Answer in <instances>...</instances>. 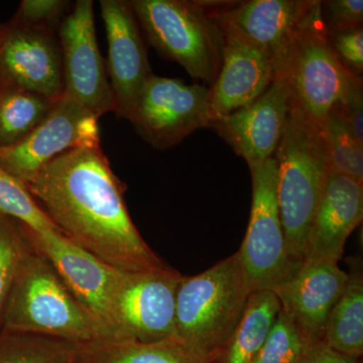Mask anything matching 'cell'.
<instances>
[{
    "label": "cell",
    "instance_id": "34",
    "mask_svg": "<svg viewBox=\"0 0 363 363\" xmlns=\"http://www.w3.org/2000/svg\"><path fill=\"white\" fill-rule=\"evenodd\" d=\"M6 28H0V42H1L2 38H4V33H6Z\"/></svg>",
    "mask_w": 363,
    "mask_h": 363
},
{
    "label": "cell",
    "instance_id": "1",
    "mask_svg": "<svg viewBox=\"0 0 363 363\" xmlns=\"http://www.w3.org/2000/svg\"><path fill=\"white\" fill-rule=\"evenodd\" d=\"M26 188L66 240L108 266L126 272L168 267L131 220L125 188L100 143L60 155Z\"/></svg>",
    "mask_w": 363,
    "mask_h": 363
},
{
    "label": "cell",
    "instance_id": "15",
    "mask_svg": "<svg viewBox=\"0 0 363 363\" xmlns=\"http://www.w3.org/2000/svg\"><path fill=\"white\" fill-rule=\"evenodd\" d=\"M100 7L108 43L106 69L113 112L118 118L128 119L136 98L154 74L130 1L101 0Z\"/></svg>",
    "mask_w": 363,
    "mask_h": 363
},
{
    "label": "cell",
    "instance_id": "27",
    "mask_svg": "<svg viewBox=\"0 0 363 363\" xmlns=\"http://www.w3.org/2000/svg\"><path fill=\"white\" fill-rule=\"evenodd\" d=\"M30 243L28 227L13 218L0 216V329L14 279Z\"/></svg>",
    "mask_w": 363,
    "mask_h": 363
},
{
    "label": "cell",
    "instance_id": "32",
    "mask_svg": "<svg viewBox=\"0 0 363 363\" xmlns=\"http://www.w3.org/2000/svg\"><path fill=\"white\" fill-rule=\"evenodd\" d=\"M363 86L351 91L336 104L339 113L357 142L363 145Z\"/></svg>",
    "mask_w": 363,
    "mask_h": 363
},
{
    "label": "cell",
    "instance_id": "9",
    "mask_svg": "<svg viewBox=\"0 0 363 363\" xmlns=\"http://www.w3.org/2000/svg\"><path fill=\"white\" fill-rule=\"evenodd\" d=\"M128 119L152 147L171 149L196 130L209 128V88L152 75Z\"/></svg>",
    "mask_w": 363,
    "mask_h": 363
},
{
    "label": "cell",
    "instance_id": "26",
    "mask_svg": "<svg viewBox=\"0 0 363 363\" xmlns=\"http://www.w3.org/2000/svg\"><path fill=\"white\" fill-rule=\"evenodd\" d=\"M0 216L20 222L35 233L57 230L26 185L0 167Z\"/></svg>",
    "mask_w": 363,
    "mask_h": 363
},
{
    "label": "cell",
    "instance_id": "21",
    "mask_svg": "<svg viewBox=\"0 0 363 363\" xmlns=\"http://www.w3.org/2000/svg\"><path fill=\"white\" fill-rule=\"evenodd\" d=\"M73 363H209L196 357L176 339L156 342L105 340L79 344Z\"/></svg>",
    "mask_w": 363,
    "mask_h": 363
},
{
    "label": "cell",
    "instance_id": "35",
    "mask_svg": "<svg viewBox=\"0 0 363 363\" xmlns=\"http://www.w3.org/2000/svg\"><path fill=\"white\" fill-rule=\"evenodd\" d=\"M2 39H4V38H2ZM0 44H1V42H0Z\"/></svg>",
    "mask_w": 363,
    "mask_h": 363
},
{
    "label": "cell",
    "instance_id": "10",
    "mask_svg": "<svg viewBox=\"0 0 363 363\" xmlns=\"http://www.w3.org/2000/svg\"><path fill=\"white\" fill-rule=\"evenodd\" d=\"M94 4L77 0L58 28L64 95L97 119L113 111V96L95 32Z\"/></svg>",
    "mask_w": 363,
    "mask_h": 363
},
{
    "label": "cell",
    "instance_id": "16",
    "mask_svg": "<svg viewBox=\"0 0 363 363\" xmlns=\"http://www.w3.org/2000/svg\"><path fill=\"white\" fill-rule=\"evenodd\" d=\"M291 108L290 95L281 79L250 106L211 121L209 128L221 136L252 169L274 157Z\"/></svg>",
    "mask_w": 363,
    "mask_h": 363
},
{
    "label": "cell",
    "instance_id": "2",
    "mask_svg": "<svg viewBox=\"0 0 363 363\" xmlns=\"http://www.w3.org/2000/svg\"><path fill=\"white\" fill-rule=\"evenodd\" d=\"M252 293L238 252L201 274L184 276L172 337L196 357L216 363Z\"/></svg>",
    "mask_w": 363,
    "mask_h": 363
},
{
    "label": "cell",
    "instance_id": "14",
    "mask_svg": "<svg viewBox=\"0 0 363 363\" xmlns=\"http://www.w3.org/2000/svg\"><path fill=\"white\" fill-rule=\"evenodd\" d=\"M0 86L30 91L58 101L64 95L58 32L6 26L0 44Z\"/></svg>",
    "mask_w": 363,
    "mask_h": 363
},
{
    "label": "cell",
    "instance_id": "28",
    "mask_svg": "<svg viewBox=\"0 0 363 363\" xmlns=\"http://www.w3.org/2000/svg\"><path fill=\"white\" fill-rule=\"evenodd\" d=\"M311 344L301 335L281 308L266 342L253 363H302Z\"/></svg>",
    "mask_w": 363,
    "mask_h": 363
},
{
    "label": "cell",
    "instance_id": "33",
    "mask_svg": "<svg viewBox=\"0 0 363 363\" xmlns=\"http://www.w3.org/2000/svg\"><path fill=\"white\" fill-rule=\"evenodd\" d=\"M358 358L334 350L324 341L312 343L302 363H358Z\"/></svg>",
    "mask_w": 363,
    "mask_h": 363
},
{
    "label": "cell",
    "instance_id": "4",
    "mask_svg": "<svg viewBox=\"0 0 363 363\" xmlns=\"http://www.w3.org/2000/svg\"><path fill=\"white\" fill-rule=\"evenodd\" d=\"M1 329L80 344L106 339L104 329L72 295L32 235L7 301Z\"/></svg>",
    "mask_w": 363,
    "mask_h": 363
},
{
    "label": "cell",
    "instance_id": "25",
    "mask_svg": "<svg viewBox=\"0 0 363 363\" xmlns=\"http://www.w3.org/2000/svg\"><path fill=\"white\" fill-rule=\"evenodd\" d=\"M320 128L328 157L329 171L363 184V145L344 123L336 105Z\"/></svg>",
    "mask_w": 363,
    "mask_h": 363
},
{
    "label": "cell",
    "instance_id": "17",
    "mask_svg": "<svg viewBox=\"0 0 363 363\" xmlns=\"http://www.w3.org/2000/svg\"><path fill=\"white\" fill-rule=\"evenodd\" d=\"M346 283L347 272L338 264L303 262L290 279L272 292L301 335L315 343L323 341L329 314Z\"/></svg>",
    "mask_w": 363,
    "mask_h": 363
},
{
    "label": "cell",
    "instance_id": "12",
    "mask_svg": "<svg viewBox=\"0 0 363 363\" xmlns=\"http://www.w3.org/2000/svg\"><path fill=\"white\" fill-rule=\"evenodd\" d=\"M183 274L172 267L123 272L116 302L118 340L156 342L171 337Z\"/></svg>",
    "mask_w": 363,
    "mask_h": 363
},
{
    "label": "cell",
    "instance_id": "8",
    "mask_svg": "<svg viewBox=\"0 0 363 363\" xmlns=\"http://www.w3.org/2000/svg\"><path fill=\"white\" fill-rule=\"evenodd\" d=\"M252 202L245 240L238 250L252 292L272 291L295 274L286 252L277 200V164L274 157L250 169Z\"/></svg>",
    "mask_w": 363,
    "mask_h": 363
},
{
    "label": "cell",
    "instance_id": "13",
    "mask_svg": "<svg viewBox=\"0 0 363 363\" xmlns=\"http://www.w3.org/2000/svg\"><path fill=\"white\" fill-rule=\"evenodd\" d=\"M98 121L63 95L30 135L13 147L0 149V167L26 185L60 155L81 145L100 143Z\"/></svg>",
    "mask_w": 363,
    "mask_h": 363
},
{
    "label": "cell",
    "instance_id": "20",
    "mask_svg": "<svg viewBox=\"0 0 363 363\" xmlns=\"http://www.w3.org/2000/svg\"><path fill=\"white\" fill-rule=\"evenodd\" d=\"M347 266V283L329 314L323 341L338 352L359 358L363 353L362 259L348 257Z\"/></svg>",
    "mask_w": 363,
    "mask_h": 363
},
{
    "label": "cell",
    "instance_id": "24",
    "mask_svg": "<svg viewBox=\"0 0 363 363\" xmlns=\"http://www.w3.org/2000/svg\"><path fill=\"white\" fill-rule=\"evenodd\" d=\"M79 344L0 329V363H73Z\"/></svg>",
    "mask_w": 363,
    "mask_h": 363
},
{
    "label": "cell",
    "instance_id": "29",
    "mask_svg": "<svg viewBox=\"0 0 363 363\" xmlns=\"http://www.w3.org/2000/svg\"><path fill=\"white\" fill-rule=\"evenodd\" d=\"M70 7L65 0H23L11 25L58 32Z\"/></svg>",
    "mask_w": 363,
    "mask_h": 363
},
{
    "label": "cell",
    "instance_id": "22",
    "mask_svg": "<svg viewBox=\"0 0 363 363\" xmlns=\"http://www.w3.org/2000/svg\"><path fill=\"white\" fill-rule=\"evenodd\" d=\"M272 291L250 294L245 312L216 363H253L281 311Z\"/></svg>",
    "mask_w": 363,
    "mask_h": 363
},
{
    "label": "cell",
    "instance_id": "30",
    "mask_svg": "<svg viewBox=\"0 0 363 363\" xmlns=\"http://www.w3.org/2000/svg\"><path fill=\"white\" fill-rule=\"evenodd\" d=\"M327 39L344 68L352 75L362 78L363 26L327 32Z\"/></svg>",
    "mask_w": 363,
    "mask_h": 363
},
{
    "label": "cell",
    "instance_id": "31",
    "mask_svg": "<svg viewBox=\"0 0 363 363\" xmlns=\"http://www.w3.org/2000/svg\"><path fill=\"white\" fill-rule=\"evenodd\" d=\"M321 18L327 32L357 28L363 23L362 0L321 1Z\"/></svg>",
    "mask_w": 363,
    "mask_h": 363
},
{
    "label": "cell",
    "instance_id": "19",
    "mask_svg": "<svg viewBox=\"0 0 363 363\" xmlns=\"http://www.w3.org/2000/svg\"><path fill=\"white\" fill-rule=\"evenodd\" d=\"M274 80V67L262 52L240 43L225 42L220 71L209 88L211 121L250 106Z\"/></svg>",
    "mask_w": 363,
    "mask_h": 363
},
{
    "label": "cell",
    "instance_id": "3",
    "mask_svg": "<svg viewBox=\"0 0 363 363\" xmlns=\"http://www.w3.org/2000/svg\"><path fill=\"white\" fill-rule=\"evenodd\" d=\"M274 159L286 252L294 264H302L329 162L321 128L292 104Z\"/></svg>",
    "mask_w": 363,
    "mask_h": 363
},
{
    "label": "cell",
    "instance_id": "7",
    "mask_svg": "<svg viewBox=\"0 0 363 363\" xmlns=\"http://www.w3.org/2000/svg\"><path fill=\"white\" fill-rule=\"evenodd\" d=\"M316 2L247 0L200 4L218 25L225 42L248 45L271 61L276 80L298 30Z\"/></svg>",
    "mask_w": 363,
    "mask_h": 363
},
{
    "label": "cell",
    "instance_id": "23",
    "mask_svg": "<svg viewBox=\"0 0 363 363\" xmlns=\"http://www.w3.org/2000/svg\"><path fill=\"white\" fill-rule=\"evenodd\" d=\"M55 104L30 91L0 86V149L21 143L49 116Z\"/></svg>",
    "mask_w": 363,
    "mask_h": 363
},
{
    "label": "cell",
    "instance_id": "18",
    "mask_svg": "<svg viewBox=\"0 0 363 363\" xmlns=\"http://www.w3.org/2000/svg\"><path fill=\"white\" fill-rule=\"evenodd\" d=\"M362 219L363 184L329 171L303 262L338 264L346 240Z\"/></svg>",
    "mask_w": 363,
    "mask_h": 363
},
{
    "label": "cell",
    "instance_id": "6",
    "mask_svg": "<svg viewBox=\"0 0 363 363\" xmlns=\"http://www.w3.org/2000/svg\"><path fill=\"white\" fill-rule=\"evenodd\" d=\"M277 79L285 83L291 104L319 126L336 104L362 86V78L346 70L329 45L321 1L301 26Z\"/></svg>",
    "mask_w": 363,
    "mask_h": 363
},
{
    "label": "cell",
    "instance_id": "11",
    "mask_svg": "<svg viewBox=\"0 0 363 363\" xmlns=\"http://www.w3.org/2000/svg\"><path fill=\"white\" fill-rule=\"evenodd\" d=\"M30 231L33 242L52 262L72 295L101 326L106 339L118 340L116 302L124 272L73 245L58 230Z\"/></svg>",
    "mask_w": 363,
    "mask_h": 363
},
{
    "label": "cell",
    "instance_id": "5",
    "mask_svg": "<svg viewBox=\"0 0 363 363\" xmlns=\"http://www.w3.org/2000/svg\"><path fill=\"white\" fill-rule=\"evenodd\" d=\"M133 11L150 45L162 58L212 85L220 71L224 40L200 1L133 0Z\"/></svg>",
    "mask_w": 363,
    "mask_h": 363
}]
</instances>
